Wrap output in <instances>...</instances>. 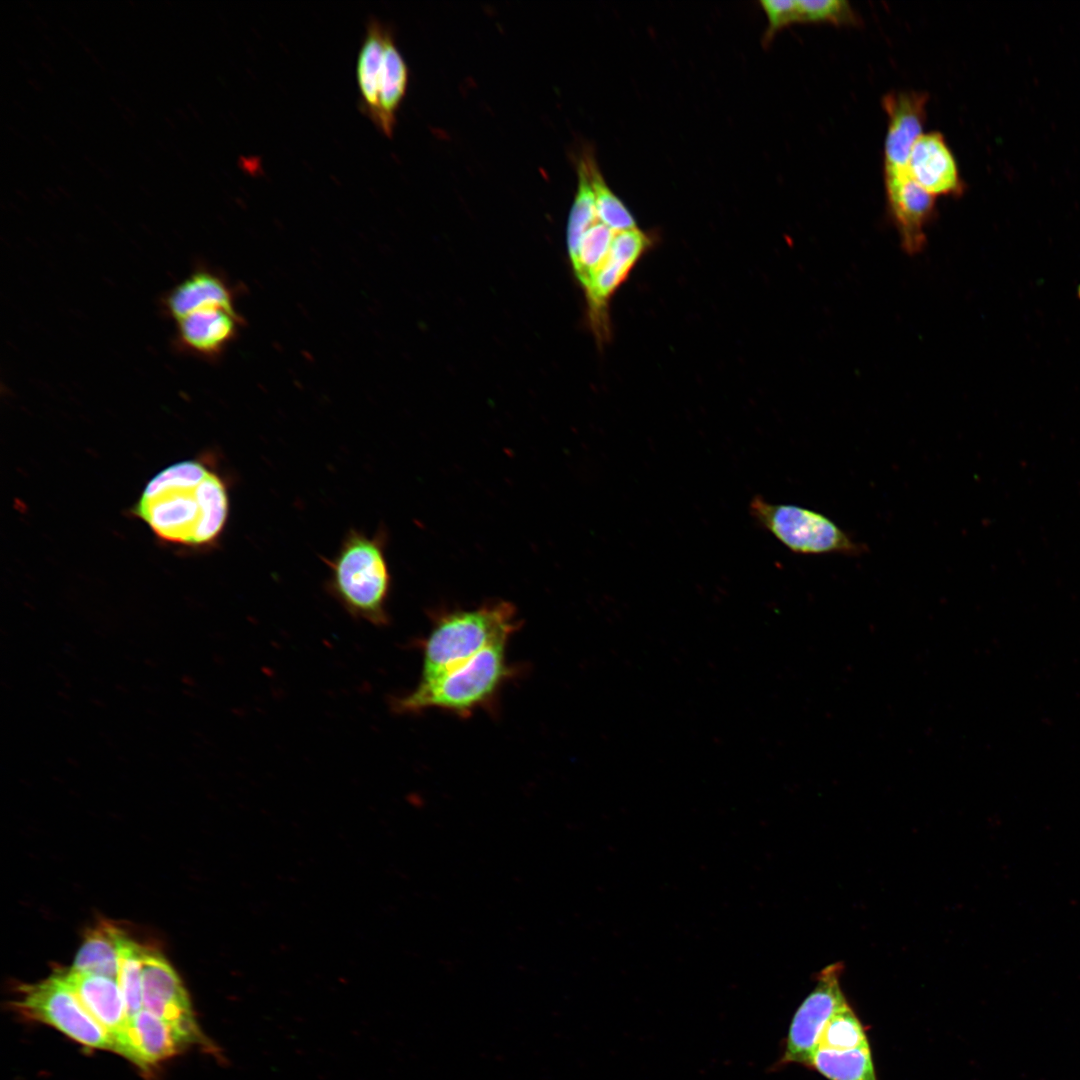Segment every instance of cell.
<instances>
[{
	"mask_svg": "<svg viewBox=\"0 0 1080 1080\" xmlns=\"http://www.w3.org/2000/svg\"><path fill=\"white\" fill-rule=\"evenodd\" d=\"M142 1006L174 1026L189 1043H206L181 979L160 952L146 948L142 959Z\"/></svg>",
	"mask_w": 1080,
	"mask_h": 1080,
	"instance_id": "cell-8",
	"label": "cell"
},
{
	"mask_svg": "<svg viewBox=\"0 0 1080 1080\" xmlns=\"http://www.w3.org/2000/svg\"><path fill=\"white\" fill-rule=\"evenodd\" d=\"M650 244L649 236L638 227L617 232L606 259L584 289L591 322L600 339L608 332L609 299L626 280Z\"/></svg>",
	"mask_w": 1080,
	"mask_h": 1080,
	"instance_id": "cell-9",
	"label": "cell"
},
{
	"mask_svg": "<svg viewBox=\"0 0 1080 1080\" xmlns=\"http://www.w3.org/2000/svg\"><path fill=\"white\" fill-rule=\"evenodd\" d=\"M323 560L330 570L328 591L351 616L375 626L389 622L391 575L383 533L368 536L350 529L336 555Z\"/></svg>",
	"mask_w": 1080,
	"mask_h": 1080,
	"instance_id": "cell-2",
	"label": "cell"
},
{
	"mask_svg": "<svg viewBox=\"0 0 1080 1080\" xmlns=\"http://www.w3.org/2000/svg\"><path fill=\"white\" fill-rule=\"evenodd\" d=\"M13 1006L23 1017L51 1025L86 1047L116 1052L109 1033L57 973L39 983L22 985Z\"/></svg>",
	"mask_w": 1080,
	"mask_h": 1080,
	"instance_id": "cell-6",
	"label": "cell"
},
{
	"mask_svg": "<svg viewBox=\"0 0 1080 1080\" xmlns=\"http://www.w3.org/2000/svg\"><path fill=\"white\" fill-rule=\"evenodd\" d=\"M906 172L934 197L960 196L965 190L954 154L938 131L923 133L915 142Z\"/></svg>",
	"mask_w": 1080,
	"mask_h": 1080,
	"instance_id": "cell-12",
	"label": "cell"
},
{
	"mask_svg": "<svg viewBox=\"0 0 1080 1080\" xmlns=\"http://www.w3.org/2000/svg\"><path fill=\"white\" fill-rule=\"evenodd\" d=\"M505 649L506 643L495 644L432 680L419 681L415 689L394 701L395 711L441 708L463 716L470 714L487 703L510 674Z\"/></svg>",
	"mask_w": 1080,
	"mask_h": 1080,
	"instance_id": "cell-4",
	"label": "cell"
},
{
	"mask_svg": "<svg viewBox=\"0 0 1080 1080\" xmlns=\"http://www.w3.org/2000/svg\"><path fill=\"white\" fill-rule=\"evenodd\" d=\"M390 28L370 17L359 50L356 78L360 92V109L375 124L378 117V75L385 40Z\"/></svg>",
	"mask_w": 1080,
	"mask_h": 1080,
	"instance_id": "cell-19",
	"label": "cell"
},
{
	"mask_svg": "<svg viewBox=\"0 0 1080 1080\" xmlns=\"http://www.w3.org/2000/svg\"><path fill=\"white\" fill-rule=\"evenodd\" d=\"M241 322L236 310L211 307L195 311L176 321V346L184 352L215 360L238 335Z\"/></svg>",
	"mask_w": 1080,
	"mask_h": 1080,
	"instance_id": "cell-14",
	"label": "cell"
},
{
	"mask_svg": "<svg viewBox=\"0 0 1080 1080\" xmlns=\"http://www.w3.org/2000/svg\"><path fill=\"white\" fill-rule=\"evenodd\" d=\"M749 507L753 519L794 553L859 556L866 551L865 545L817 511L770 503L760 496H755Z\"/></svg>",
	"mask_w": 1080,
	"mask_h": 1080,
	"instance_id": "cell-5",
	"label": "cell"
},
{
	"mask_svg": "<svg viewBox=\"0 0 1080 1080\" xmlns=\"http://www.w3.org/2000/svg\"><path fill=\"white\" fill-rule=\"evenodd\" d=\"M760 5L766 14L768 27L764 41H770L780 29L798 23L796 0H762Z\"/></svg>",
	"mask_w": 1080,
	"mask_h": 1080,
	"instance_id": "cell-27",
	"label": "cell"
},
{
	"mask_svg": "<svg viewBox=\"0 0 1080 1080\" xmlns=\"http://www.w3.org/2000/svg\"><path fill=\"white\" fill-rule=\"evenodd\" d=\"M514 607L504 601L440 617L423 646L420 681L432 680L495 644L518 628Z\"/></svg>",
	"mask_w": 1080,
	"mask_h": 1080,
	"instance_id": "cell-3",
	"label": "cell"
},
{
	"mask_svg": "<svg viewBox=\"0 0 1080 1080\" xmlns=\"http://www.w3.org/2000/svg\"><path fill=\"white\" fill-rule=\"evenodd\" d=\"M887 208L901 246L908 254L921 252L926 228L936 213V197L922 189L906 172L884 173Z\"/></svg>",
	"mask_w": 1080,
	"mask_h": 1080,
	"instance_id": "cell-10",
	"label": "cell"
},
{
	"mask_svg": "<svg viewBox=\"0 0 1080 1080\" xmlns=\"http://www.w3.org/2000/svg\"><path fill=\"white\" fill-rule=\"evenodd\" d=\"M798 23L857 25L859 17L846 0H796Z\"/></svg>",
	"mask_w": 1080,
	"mask_h": 1080,
	"instance_id": "cell-26",
	"label": "cell"
},
{
	"mask_svg": "<svg viewBox=\"0 0 1080 1080\" xmlns=\"http://www.w3.org/2000/svg\"><path fill=\"white\" fill-rule=\"evenodd\" d=\"M842 970V963L837 962L817 974L815 988L793 1016L778 1065L794 1063L808 1066L827 1022L847 1003L840 985Z\"/></svg>",
	"mask_w": 1080,
	"mask_h": 1080,
	"instance_id": "cell-7",
	"label": "cell"
},
{
	"mask_svg": "<svg viewBox=\"0 0 1080 1080\" xmlns=\"http://www.w3.org/2000/svg\"><path fill=\"white\" fill-rule=\"evenodd\" d=\"M144 947L125 938L120 960L118 984L124 999L128 1018L142 1010V959Z\"/></svg>",
	"mask_w": 1080,
	"mask_h": 1080,
	"instance_id": "cell-25",
	"label": "cell"
},
{
	"mask_svg": "<svg viewBox=\"0 0 1080 1080\" xmlns=\"http://www.w3.org/2000/svg\"><path fill=\"white\" fill-rule=\"evenodd\" d=\"M75 992L91 1016L109 1033L119 1053L129 1021L117 980L69 969L55 971Z\"/></svg>",
	"mask_w": 1080,
	"mask_h": 1080,
	"instance_id": "cell-13",
	"label": "cell"
},
{
	"mask_svg": "<svg viewBox=\"0 0 1080 1080\" xmlns=\"http://www.w3.org/2000/svg\"><path fill=\"white\" fill-rule=\"evenodd\" d=\"M928 94L919 90H893L882 97L887 115L884 173L906 170L911 149L924 133Z\"/></svg>",
	"mask_w": 1080,
	"mask_h": 1080,
	"instance_id": "cell-11",
	"label": "cell"
},
{
	"mask_svg": "<svg viewBox=\"0 0 1080 1080\" xmlns=\"http://www.w3.org/2000/svg\"><path fill=\"white\" fill-rule=\"evenodd\" d=\"M808 1066L829 1080H876L869 1045L843 1051L818 1048Z\"/></svg>",
	"mask_w": 1080,
	"mask_h": 1080,
	"instance_id": "cell-20",
	"label": "cell"
},
{
	"mask_svg": "<svg viewBox=\"0 0 1080 1080\" xmlns=\"http://www.w3.org/2000/svg\"><path fill=\"white\" fill-rule=\"evenodd\" d=\"M599 220L586 156L578 165V189L568 219L567 244L570 260L578 250L584 233Z\"/></svg>",
	"mask_w": 1080,
	"mask_h": 1080,
	"instance_id": "cell-21",
	"label": "cell"
},
{
	"mask_svg": "<svg viewBox=\"0 0 1080 1080\" xmlns=\"http://www.w3.org/2000/svg\"><path fill=\"white\" fill-rule=\"evenodd\" d=\"M126 937L124 930L113 922H98L86 931L71 969L118 980L121 950Z\"/></svg>",
	"mask_w": 1080,
	"mask_h": 1080,
	"instance_id": "cell-17",
	"label": "cell"
},
{
	"mask_svg": "<svg viewBox=\"0 0 1080 1080\" xmlns=\"http://www.w3.org/2000/svg\"><path fill=\"white\" fill-rule=\"evenodd\" d=\"M616 233L598 220L582 236L576 255L570 261L584 289L606 259Z\"/></svg>",
	"mask_w": 1080,
	"mask_h": 1080,
	"instance_id": "cell-22",
	"label": "cell"
},
{
	"mask_svg": "<svg viewBox=\"0 0 1080 1080\" xmlns=\"http://www.w3.org/2000/svg\"><path fill=\"white\" fill-rule=\"evenodd\" d=\"M408 67L399 52L392 31L387 34L378 75V117L375 126L387 137L393 135L396 112L408 84Z\"/></svg>",
	"mask_w": 1080,
	"mask_h": 1080,
	"instance_id": "cell-18",
	"label": "cell"
},
{
	"mask_svg": "<svg viewBox=\"0 0 1080 1080\" xmlns=\"http://www.w3.org/2000/svg\"><path fill=\"white\" fill-rule=\"evenodd\" d=\"M230 510L228 486L207 462L185 460L157 473L132 513L160 540L189 547L214 545Z\"/></svg>",
	"mask_w": 1080,
	"mask_h": 1080,
	"instance_id": "cell-1",
	"label": "cell"
},
{
	"mask_svg": "<svg viewBox=\"0 0 1080 1080\" xmlns=\"http://www.w3.org/2000/svg\"><path fill=\"white\" fill-rule=\"evenodd\" d=\"M866 1045L869 1044L864 1027L847 1002L827 1022L817 1049L843 1051Z\"/></svg>",
	"mask_w": 1080,
	"mask_h": 1080,
	"instance_id": "cell-24",
	"label": "cell"
},
{
	"mask_svg": "<svg viewBox=\"0 0 1080 1080\" xmlns=\"http://www.w3.org/2000/svg\"><path fill=\"white\" fill-rule=\"evenodd\" d=\"M164 312L177 321L195 311L222 307L234 310V292L218 273L199 268L173 287L162 300Z\"/></svg>",
	"mask_w": 1080,
	"mask_h": 1080,
	"instance_id": "cell-16",
	"label": "cell"
},
{
	"mask_svg": "<svg viewBox=\"0 0 1080 1080\" xmlns=\"http://www.w3.org/2000/svg\"><path fill=\"white\" fill-rule=\"evenodd\" d=\"M188 1043L174 1026L142 1009L129 1019L119 1054L146 1069L176 1055Z\"/></svg>",
	"mask_w": 1080,
	"mask_h": 1080,
	"instance_id": "cell-15",
	"label": "cell"
},
{
	"mask_svg": "<svg viewBox=\"0 0 1080 1080\" xmlns=\"http://www.w3.org/2000/svg\"><path fill=\"white\" fill-rule=\"evenodd\" d=\"M586 161L599 220L615 232L636 228L637 225L633 215L607 185L590 155L586 156Z\"/></svg>",
	"mask_w": 1080,
	"mask_h": 1080,
	"instance_id": "cell-23",
	"label": "cell"
}]
</instances>
